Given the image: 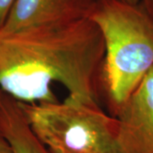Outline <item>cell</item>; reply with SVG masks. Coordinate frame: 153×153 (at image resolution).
I'll return each mask as SVG.
<instances>
[{
    "instance_id": "cell-1",
    "label": "cell",
    "mask_w": 153,
    "mask_h": 153,
    "mask_svg": "<svg viewBox=\"0 0 153 153\" xmlns=\"http://www.w3.org/2000/svg\"><path fill=\"white\" fill-rule=\"evenodd\" d=\"M105 43L89 18L0 33V89L25 103L55 102L53 83L99 103Z\"/></svg>"
},
{
    "instance_id": "cell-2",
    "label": "cell",
    "mask_w": 153,
    "mask_h": 153,
    "mask_svg": "<svg viewBox=\"0 0 153 153\" xmlns=\"http://www.w3.org/2000/svg\"><path fill=\"white\" fill-rule=\"evenodd\" d=\"M89 19L104 39L101 85L113 115L153 67V16L143 2L97 0Z\"/></svg>"
},
{
    "instance_id": "cell-3",
    "label": "cell",
    "mask_w": 153,
    "mask_h": 153,
    "mask_svg": "<svg viewBox=\"0 0 153 153\" xmlns=\"http://www.w3.org/2000/svg\"><path fill=\"white\" fill-rule=\"evenodd\" d=\"M19 104L49 153H119L117 119L98 102L68 95L63 101Z\"/></svg>"
},
{
    "instance_id": "cell-4",
    "label": "cell",
    "mask_w": 153,
    "mask_h": 153,
    "mask_svg": "<svg viewBox=\"0 0 153 153\" xmlns=\"http://www.w3.org/2000/svg\"><path fill=\"white\" fill-rule=\"evenodd\" d=\"M112 116L119 153H153V67Z\"/></svg>"
},
{
    "instance_id": "cell-5",
    "label": "cell",
    "mask_w": 153,
    "mask_h": 153,
    "mask_svg": "<svg viewBox=\"0 0 153 153\" xmlns=\"http://www.w3.org/2000/svg\"><path fill=\"white\" fill-rule=\"evenodd\" d=\"M97 0H16L0 33L88 19Z\"/></svg>"
},
{
    "instance_id": "cell-6",
    "label": "cell",
    "mask_w": 153,
    "mask_h": 153,
    "mask_svg": "<svg viewBox=\"0 0 153 153\" xmlns=\"http://www.w3.org/2000/svg\"><path fill=\"white\" fill-rule=\"evenodd\" d=\"M0 131L14 153H49L32 130L19 101L1 89Z\"/></svg>"
},
{
    "instance_id": "cell-7",
    "label": "cell",
    "mask_w": 153,
    "mask_h": 153,
    "mask_svg": "<svg viewBox=\"0 0 153 153\" xmlns=\"http://www.w3.org/2000/svg\"><path fill=\"white\" fill-rule=\"evenodd\" d=\"M16 0H0V28L4 24Z\"/></svg>"
},
{
    "instance_id": "cell-8",
    "label": "cell",
    "mask_w": 153,
    "mask_h": 153,
    "mask_svg": "<svg viewBox=\"0 0 153 153\" xmlns=\"http://www.w3.org/2000/svg\"><path fill=\"white\" fill-rule=\"evenodd\" d=\"M0 153H14L10 143L0 131Z\"/></svg>"
},
{
    "instance_id": "cell-9",
    "label": "cell",
    "mask_w": 153,
    "mask_h": 153,
    "mask_svg": "<svg viewBox=\"0 0 153 153\" xmlns=\"http://www.w3.org/2000/svg\"><path fill=\"white\" fill-rule=\"evenodd\" d=\"M143 3L146 5L149 11L152 13V15L153 16V0H146V1L143 2Z\"/></svg>"
},
{
    "instance_id": "cell-10",
    "label": "cell",
    "mask_w": 153,
    "mask_h": 153,
    "mask_svg": "<svg viewBox=\"0 0 153 153\" xmlns=\"http://www.w3.org/2000/svg\"><path fill=\"white\" fill-rule=\"evenodd\" d=\"M122 1H124V2H126V3H128V4H140V3L145 2L146 0H122Z\"/></svg>"
}]
</instances>
